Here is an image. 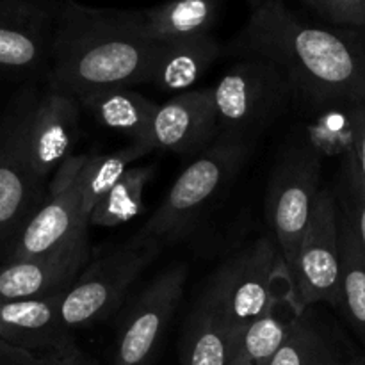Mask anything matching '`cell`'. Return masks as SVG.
<instances>
[{"label":"cell","instance_id":"1","mask_svg":"<svg viewBox=\"0 0 365 365\" xmlns=\"http://www.w3.org/2000/svg\"><path fill=\"white\" fill-rule=\"evenodd\" d=\"M230 50L273 64L292 96L314 107L365 102V50L359 39L305 24L282 0H264L253 9Z\"/></svg>","mask_w":365,"mask_h":365},{"label":"cell","instance_id":"2","mask_svg":"<svg viewBox=\"0 0 365 365\" xmlns=\"http://www.w3.org/2000/svg\"><path fill=\"white\" fill-rule=\"evenodd\" d=\"M159 43L143 32L141 11L59 6L46 82L71 95L113 86L150 84Z\"/></svg>","mask_w":365,"mask_h":365},{"label":"cell","instance_id":"3","mask_svg":"<svg viewBox=\"0 0 365 365\" xmlns=\"http://www.w3.org/2000/svg\"><path fill=\"white\" fill-rule=\"evenodd\" d=\"M287 296H294L291 271L277 242L260 237L217 267L198 303L239 331Z\"/></svg>","mask_w":365,"mask_h":365},{"label":"cell","instance_id":"4","mask_svg":"<svg viewBox=\"0 0 365 365\" xmlns=\"http://www.w3.org/2000/svg\"><path fill=\"white\" fill-rule=\"evenodd\" d=\"M246 146L216 141L178 175L166 200L135 237L164 248L191 234L207 210L228 187L248 155Z\"/></svg>","mask_w":365,"mask_h":365},{"label":"cell","instance_id":"5","mask_svg":"<svg viewBox=\"0 0 365 365\" xmlns=\"http://www.w3.org/2000/svg\"><path fill=\"white\" fill-rule=\"evenodd\" d=\"M217 141L250 148L280 116L292 93L284 75L262 59H242L212 88Z\"/></svg>","mask_w":365,"mask_h":365},{"label":"cell","instance_id":"6","mask_svg":"<svg viewBox=\"0 0 365 365\" xmlns=\"http://www.w3.org/2000/svg\"><path fill=\"white\" fill-rule=\"evenodd\" d=\"M163 246L132 237L86 266L81 277L61 294L59 309L71 330L91 328L113 316L130 285L159 257Z\"/></svg>","mask_w":365,"mask_h":365},{"label":"cell","instance_id":"7","mask_svg":"<svg viewBox=\"0 0 365 365\" xmlns=\"http://www.w3.org/2000/svg\"><path fill=\"white\" fill-rule=\"evenodd\" d=\"M11 102L20 118L32 171L39 180L48 184L53 173L75 155L84 109L77 96L50 84L43 91L38 88L21 89Z\"/></svg>","mask_w":365,"mask_h":365},{"label":"cell","instance_id":"8","mask_svg":"<svg viewBox=\"0 0 365 365\" xmlns=\"http://www.w3.org/2000/svg\"><path fill=\"white\" fill-rule=\"evenodd\" d=\"M321 189V155L314 146L296 145L282 153L269 178L266 217L289 271L296 262Z\"/></svg>","mask_w":365,"mask_h":365},{"label":"cell","instance_id":"9","mask_svg":"<svg viewBox=\"0 0 365 365\" xmlns=\"http://www.w3.org/2000/svg\"><path fill=\"white\" fill-rule=\"evenodd\" d=\"M88 155L75 153L53 173L45 202L18 235L4 262L57 252L88 234L91 210L86 205L81 184Z\"/></svg>","mask_w":365,"mask_h":365},{"label":"cell","instance_id":"10","mask_svg":"<svg viewBox=\"0 0 365 365\" xmlns=\"http://www.w3.org/2000/svg\"><path fill=\"white\" fill-rule=\"evenodd\" d=\"M341 210L334 189L323 187L292 266L294 298L303 310L319 303L337 307L341 278Z\"/></svg>","mask_w":365,"mask_h":365},{"label":"cell","instance_id":"11","mask_svg":"<svg viewBox=\"0 0 365 365\" xmlns=\"http://www.w3.org/2000/svg\"><path fill=\"white\" fill-rule=\"evenodd\" d=\"M187 271L180 262L166 267L132 302L120 323L113 365H152L184 294Z\"/></svg>","mask_w":365,"mask_h":365},{"label":"cell","instance_id":"12","mask_svg":"<svg viewBox=\"0 0 365 365\" xmlns=\"http://www.w3.org/2000/svg\"><path fill=\"white\" fill-rule=\"evenodd\" d=\"M46 192L48 184L36 177L27 159L20 118L11 102L0 120V264L43 205Z\"/></svg>","mask_w":365,"mask_h":365},{"label":"cell","instance_id":"13","mask_svg":"<svg viewBox=\"0 0 365 365\" xmlns=\"http://www.w3.org/2000/svg\"><path fill=\"white\" fill-rule=\"evenodd\" d=\"M61 4L0 0V68L16 73L48 71Z\"/></svg>","mask_w":365,"mask_h":365},{"label":"cell","instance_id":"14","mask_svg":"<svg viewBox=\"0 0 365 365\" xmlns=\"http://www.w3.org/2000/svg\"><path fill=\"white\" fill-rule=\"evenodd\" d=\"M61 294L0 303V341L38 359L66 360L81 355L73 330L61 316Z\"/></svg>","mask_w":365,"mask_h":365},{"label":"cell","instance_id":"15","mask_svg":"<svg viewBox=\"0 0 365 365\" xmlns=\"http://www.w3.org/2000/svg\"><path fill=\"white\" fill-rule=\"evenodd\" d=\"M89 253L86 234L57 252L0 264V303L39 299L68 291L88 266Z\"/></svg>","mask_w":365,"mask_h":365},{"label":"cell","instance_id":"16","mask_svg":"<svg viewBox=\"0 0 365 365\" xmlns=\"http://www.w3.org/2000/svg\"><path fill=\"white\" fill-rule=\"evenodd\" d=\"M212 89L184 91L159 106L152 125L153 148L200 155L217 141Z\"/></svg>","mask_w":365,"mask_h":365},{"label":"cell","instance_id":"17","mask_svg":"<svg viewBox=\"0 0 365 365\" xmlns=\"http://www.w3.org/2000/svg\"><path fill=\"white\" fill-rule=\"evenodd\" d=\"M82 109L103 128L127 135L132 143L152 145V125L159 103L127 86L98 88L75 95Z\"/></svg>","mask_w":365,"mask_h":365},{"label":"cell","instance_id":"18","mask_svg":"<svg viewBox=\"0 0 365 365\" xmlns=\"http://www.w3.org/2000/svg\"><path fill=\"white\" fill-rule=\"evenodd\" d=\"M223 48L212 34L159 43L150 84L163 91H182L203 77Z\"/></svg>","mask_w":365,"mask_h":365},{"label":"cell","instance_id":"19","mask_svg":"<svg viewBox=\"0 0 365 365\" xmlns=\"http://www.w3.org/2000/svg\"><path fill=\"white\" fill-rule=\"evenodd\" d=\"M303 312L294 296H287L262 317L242 327L232 344L228 365H269Z\"/></svg>","mask_w":365,"mask_h":365},{"label":"cell","instance_id":"20","mask_svg":"<svg viewBox=\"0 0 365 365\" xmlns=\"http://www.w3.org/2000/svg\"><path fill=\"white\" fill-rule=\"evenodd\" d=\"M223 0H168L141 11L143 32L150 41L166 43L210 34Z\"/></svg>","mask_w":365,"mask_h":365},{"label":"cell","instance_id":"21","mask_svg":"<svg viewBox=\"0 0 365 365\" xmlns=\"http://www.w3.org/2000/svg\"><path fill=\"white\" fill-rule=\"evenodd\" d=\"M237 330L196 303L182 337V365H228Z\"/></svg>","mask_w":365,"mask_h":365},{"label":"cell","instance_id":"22","mask_svg":"<svg viewBox=\"0 0 365 365\" xmlns=\"http://www.w3.org/2000/svg\"><path fill=\"white\" fill-rule=\"evenodd\" d=\"M341 210V207H339ZM341 278L337 309L365 342V255L346 214L341 210Z\"/></svg>","mask_w":365,"mask_h":365},{"label":"cell","instance_id":"23","mask_svg":"<svg viewBox=\"0 0 365 365\" xmlns=\"http://www.w3.org/2000/svg\"><path fill=\"white\" fill-rule=\"evenodd\" d=\"M344 362L327 327L314 316L312 309H307L269 365H342Z\"/></svg>","mask_w":365,"mask_h":365},{"label":"cell","instance_id":"24","mask_svg":"<svg viewBox=\"0 0 365 365\" xmlns=\"http://www.w3.org/2000/svg\"><path fill=\"white\" fill-rule=\"evenodd\" d=\"M152 178V166L128 168L91 210L89 227L116 228L145 212V191Z\"/></svg>","mask_w":365,"mask_h":365},{"label":"cell","instance_id":"25","mask_svg":"<svg viewBox=\"0 0 365 365\" xmlns=\"http://www.w3.org/2000/svg\"><path fill=\"white\" fill-rule=\"evenodd\" d=\"M153 146L143 143H130L127 146L107 153H89L81 173L82 191L89 210L95 209L103 195L116 184L121 175L132 168L135 160L153 152Z\"/></svg>","mask_w":365,"mask_h":365},{"label":"cell","instance_id":"26","mask_svg":"<svg viewBox=\"0 0 365 365\" xmlns=\"http://www.w3.org/2000/svg\"><path fill=\"white\" fill-rule=\"evenodd\" d=\"M334 191L337 195L339 207L348 217L365 255V180L360 173L351 146L344 152L341 178H339L337 189Z\"/></svg>","mask_w":365,"mask_h":365},{"label":"cell","instance_id":"27","mask_svg":"<svg viewBox=\"0 0 365 365\" xmlns=\"http://www.w3.org/2000/svg\"><path fill=\"white\" fill-rule=\"evenodd\" d=\"M317 13L331 24L365 27V0H323Z\"/></svg>","mask_w":365,"mask_h":365},{"label":"cell","instance_id":"28","mask_svg":"<svg viewBox=\"0 0 365 365\" xmlns=\"http://www.w3.org/2000/svg\"><path fill=\"white\" fill-rule=\"evenodd\" d=\"M0 365H100L95 359L86 355L84 351L73 359L66 360H52V359H38L21 349L13 348L0 341Z\"/></svg>","mask_w":365,"mask_h":365},{"label":"cell","instance_id":"29","mask_svg":"<svg viewBox=\"0 0 365 365\" xmlns=\"http://www.w3.org/2000/svg\"><path fill=\"white\" fill-rule=\"evenodd\" d=\"M349 139H351V150L359 163L360 173L365 180V102L349 106Z\"/></svg>","mask_w":365,"mask_h":365},{"label":"cell","instance_id":"30","mask_svg":"<svg viewBox=\"0 0 365 365\" xmlns=\"http://www.w3.org/2000/svg\"><path fill=\"white\" fill-rule=\"evenodd\" d=\"M342 365H365V359H351V360H346Z\"/></svg>","mask_w":365,"mask_h":365},{"label":"cell","instance_id":"31","mask_svg":"<svg viewBox=\"0 0 365 365\" xmlns=\"http://www.w3.org/2000/svg\"><path fill=\"white\" fill-rule=\"evenodd\" d=\"M303 2H305V4H309V6L310 7H314V9H319V6H321V4H323V0H303Z\"/></svg>","mask_w":365,"mask_h":365},{"label":"cell","instance_id":"32","mask_svg":"<svg viewBox=\"0 0 365 365\" xmlns=\"http://www.w3.org/2000/svg\"><path fill=\"white\" fill-rule=\"evenodd\" d=\"M248 2H250V6L253 7V9H257V7H259L260 4L264 2V0H248Z\"/></svg>","mask_w":365,"mask_h":365}]
</instances>
